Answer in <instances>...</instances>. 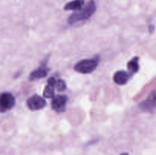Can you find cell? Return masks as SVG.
<instances>
[{"label": "cell", "instance_id": "ba28073f", "mask_svg": "<svg viewBox=\"0 0 156 155\" xmlns=\"http://www.w3.org/2000/svg\"><path fill=\"white\" fill-rule=\"evenodd\" d=\"M129 78V74L127 72L124 71H118L114 74L113 79L117 84L123 85L128 81Z\"/></svg>", "mask_w": 156, "mask_h": 155}, {"label": "cell", "instance_id": "52a82bcc", "mask_svg": "<svg viewBox=\"0 0 156 155\" xmlns=\"http://www.w3.org/2000/svg\"><path fill=\"white\" fill-rule=\"evenodd\" d=\"M48 71V68L45 65H41L39 68L34 70L30 73V76H29V78H30V81H35L37 80V79H41L47 75Z\"/></svg>", "mask_w": 156, "mask_h": 155}, {"label": "cell", "instance_id": "8fae6325", "mask_svg": "<svg viewBox=\"0 0 156 155\" xmlns=\"http://www.w3.org/2000/svg\"><path fill=\"white\" fill-rule=\"evenodd\" d=\"M53 88L50 85L47 84V86L46 87L44 91V97L46 98H53L55 97L54 95V91H53Z\"/></svg>", "mask_w": 156, "mask_h": 155}, {"label": "cell", "instance_id": "277c9868", "mask_svg": "<svg viewBox=\"0 0 156 155\" xmlns=\"http://www.w3.org/2000/svg\"><path fill=\"white\" fill-rule=\"evenodd\" d=\"M140 108L145 112H154L156 109V90L152 91L146 100L140 103Z\"/></svg>", "mask_w": 156, "mask_h": 155}, {"label": "cell", "instance_id": "7a4b0ae2", "mask_svg": "<svg viewBox=\"0 0 156 155\" xmlns=\"http://www.w3.org/2000/svg\"><path fill=\"white\" fill-rule=\"evenodd\" d=\"M98 63V56H96L92 59H83V60L79 61L75 65L74 69L78 72L82 73V74H89L97 68Z\"/></svg>", "mask_w": 156, "mask_h": 155}, {"label": "cell", "instance_id": "6da1fadb", "mask_svg": "<svg viewBox=\"0 0 156 155\" xmlns=\"http://www.w3.org/2000/svg\"><path fill=\"white\" fill-rule=\"evenodd\" d=\"M96 11V4L94 0H91L87 4L86 7L82 12H76L70 15L68 19V22L69 24H73L78 21H82L88 20L94 14Z\"/></svg>", "mask_w": 156, "mask_h": 155}, {"label": "cell", "instance_id": "8992f818", "mask_svg": "<svg viewBox=\"0 0 156 155\" xmlns=\"http://www.w3.org/2000/svg\"><path fill=\"white\" fill-rule=\"evenodd\" d=\"M67 100H68V98L65 95L55 96L51 103L52 109L57 112H64L66 110Z\"/></svg>", "mask_w": 156, "mask_h": 155}, {"label": "cell", "instance_id": "3957f363", "mask_svg": "<svg viewBox=\"0 0 156 155\" xmlns=\"http://www.w3.org/2000/svg\"><path fill=\"white\" fill-rule=\"evenodd\" d=\"M15 99L12 94L8 92L2 93L0 97V109L1 112H5L14 107Z\"/></svg>", "mask_w": 156, "mask_h": 155}, {"label": "cell", "instance_id": "5b68a950", "mask_svg": "<svg viewBox=\"0 0 156 155\" xmlns=\"http://www.w3.org/2000/svg\"><path fill=\"white\" fill-rule=\"evenodd\" d=\"M27 106L30 110H38L46 106V101L41 96L35 94L27 100Z\"/></svg>", "mask_w": 156, "mask_h": 155}, {"label": "cell", "instance_id": "7c38bea8", "mask_svg": "<svg viewBox=\"0 0 156 155\" xmlns=\"http://www.w3.org/2000/svg\"><path fill=\"white\" fill-rule=\"evenodd\" d=\"M56 88L59 91H63L66 88V84L65 81L62 79H57L56 84Z\"/></svg>", "mask_w": 156, "mask_h": 155}, {"label": "cell", "instance_id": "5bb4252c", "mask_svg": "<svg viewBox=\"0 0 156 155\" xmlns=\"http://www.w3.org/2000/svg\"><path fill=\"white\" fill-rule=\"evenodd\" d=\"M120 155H129V154H128L127 153H123L122 154H120Z\"/></svg>", "mask_w": 156, "mask_h": 155}, {"label": "cell", "instance_id": "9c48e42d", "mask_svg": "<svg viewBox=\"0 0 156 155\" xmlns=\"http://www.w3.org/2000/svg\"><path fill=\"white\" fill-rule=\"evenodd\" d=\"M85 4V0H73L69 2L64 6V10L66 11H81Z\"/></svg>", "mask_w": 156, "mask_h": 155}, {"label": "cell", "instance_id": "30bf717a", "mask_svg": "<svg viewBox=\"0 0 156 155\" xmlns=\"http://www.w3.org/2000/svg\"><path fill=\"white\" fill-rule=\"evenodd\" d=\"M127 68L129 70L130 74H133L136 73L140 69L139 65V57H134L128 62Z\"/></svg>", "mask_w": 156, "mask_h": 155}, {"label": "cell", "instance_id": "4fadbf2b", "mask_svg": "<svg viewBox=\"0 0 156 155\" xmlns=\"http://www.w3.org/2000/svg\"><path fill=\"white\" fill-rule=\"evenodd\" d=\"M153 28H154V27H153V26H152V25L149 27V31H150V33H152V30H153Z\"/></svg>", "mask_w": 156, "mask_h": 155}]
</instances>
